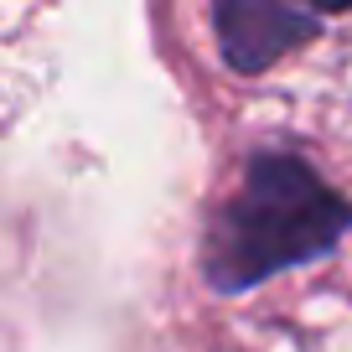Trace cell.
<instances>
[{
    "instance_id": "3957f363",
    "label": "cell",
    "mask_w": 352,
    "mask_h": 352,
    "mask_svg": "<svg viewBox=\"0 0 352 352\" xmlns=\"http://www.w3.org/2000/svg\"><path fill=\"white\" fill-rule=\"evenodd\" d=\"M306 6L321 16V21H327V16H342V11H352V0H306Z\"/></svg>"
},
{
    "instance_id": "6da1fadb",
    "label": "cell",
    "mask_w": 352,
    "mask_h": 352,
    "mask_svg": "<svg viewBox=\"0 0 352 352\" xmlns=\"http://www.w3.org/2000/svg\"><path fill=\"white\" fill-rule=\"evenodd\" d=\"M352 233V202L296 151H254L239 187L202 223L197 270L218 296H243L264 280L316 264Z\"/></svg>"
},
{
    "instance_id": "7a4b0ae2",
    "label": "cell",
    "mask_w": 352,
    "mask_h": 352,
    "mask_svg": "<svg viewBox=\"0 0 352 352\" xmlns=\"http://www.w3.org/2000/svg\"><path fill=\"white\" fill-rule=\"evenodd\" d=\"M212 36L223 63L254 78L321 36V16L306 0H212Z\"/></svg>"
}]
</instances>
